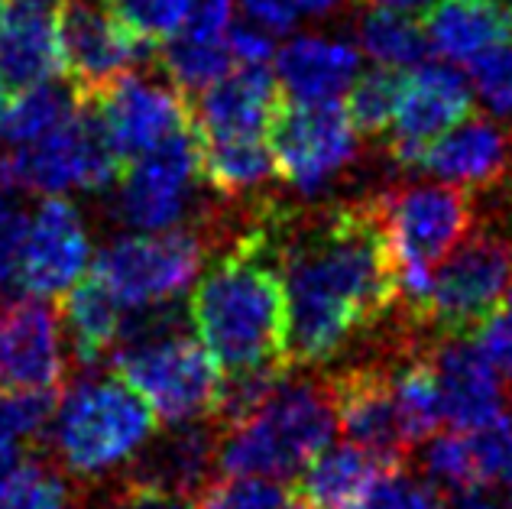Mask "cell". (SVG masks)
<instances>
[{
	"instance_id": "1",
	"label": "cell",
	"mask_w": 512,
	"mask_h": 509,
	"mask_svg": "<svg viewBox=\"0 0 512 509\" xmlns=\"http://www.w3.org/2000/svg\"><path fill=\"white\" fill-rule=\"evenodd\" d=\"M289 299V364L338 357L399 302V276L373 198L292 224L282 247Z\"/></svg>"
},
{
	"instance_id": "2",
	"label": "cell",
	"mask_w": 512,
	"mask_h": 509,
	"mask_svg": "<svg viewBox=\"0 0 512 509\" xmlns=\"http://www.w3.org/2000/svg\"><path fill=\"white\" fill-rule=\"evenodd\" d=\"M266 227L237 237L192 292L188 318L224 370L292 367L289 299Z\"/></svg>"
},
{
	"instance_id": "3",
	"label": "cell",
	"mask_w": 512,
	"mask_h": 509,
	"mask_svg": "<svg viewBox=\"0 0 512 509\" xmlns=\"http://www.w3.org/2000/svg\"><path fill=\"white\" fill-rule=\"evenodd\" d=\"M334 428L328 386L279 383L244 422L227 428L218 464L227 477L289 480L331 445Z\"/></svg>"
},
{
	"instance_id": "4",
	"label": "cell",
	"mask_w": 512,
	"mask_h": 509,
	"mask_svg": "<svg viewBox=\"0 0 512 509\" xmlns=\"http://www.w3.org/2000/svg\"><path fill=\"white\" fill-rule=\"evenodd\" d=\"M373 205L396 263L399 305L412 318L425 299L435 266L474 227V208H470L467 189L451 182L399 185L376 195Z\"/></svg>"
},
{
	"instance_id": "5",
	"label": "cell",
	"mask_w": 512,
	"mask_h": 509,
	"mask_svg": "<svg viewBox=\"0 0 512 509\" xmlns=\"http://www.w3.org/2000/svg\"><path fill=\"white\" fill-rule=\"evenodd\" d=\"M153 425V409L127 383L88 377L59 396L56 448L75 477H98L137 458Z\"/></svg>"
},
{
	"instance_id": "6",
	"label": "cell",
	"mask_w": 512,
	"mask_h": 509,
	"mask_svg": "<svg viewBox=\"0 0 512 509\" xmlns=\"http://www.w3.org/2000/svg\"><path fill=\"white\" fill-rule=\"evenodd\" d=\"M512 286V240L477 234L461 240L435 273L409 321L441 338H470L500 312Z\"/></svg>"
},
{
	"instance_id": "7",
	"label": "cell",
	"mask_w": 512,
	"mask_h": 509,
	"mask_svg": "<svg viewBox=\"0 0 512 509\" xmlns=\"http://www.w3.org/2000/svg\"><path fill=\"white\" fill-rule=\"evenodd\" d=\"M111 364L120 383H127L166 425L205 419L214 412L221 370L205 344L185 331L117 347Z\"/></svg>"
},
{
	"instance_id": "8",
	"label": "cell",
	"mask_w": 512,
	"mask_h": 509,
	"mask_svg": "<svg viewBox=\"0 0 512 509\" xmlns=\"http://www.w3.org/2000/svg\"><path fill=\"white\" fill-rule=\"evenodd\" d=\"M120 159L107 143L91 107L82 101L78 114L30 146L0 156V192L62 195L69 189L101 192L120 179Z\"/></svg>"
},
{
	"instance_id": "9",
	"label": "cell",
	"mask_w": 512,
	"mask_h": 509,
	"mask_svg": "<svg viewBox=\"0 0 512 509\" xmlns=\"http://www.w3.org/2000/svg\"><path fill=\"white\" fill-rule=\"evenodd\" d=\"M205 263V240L195 231L127 234L111 240L94 260V276L124 308L175 302Z\"/></svg>"
},
{
	"instance_id": "10",
	"label": "cell",
	"mask_w": 512,
	"mask_h": 509,
	"mask_svg": "<svg viewBox=\"0 0 512 509\" xmlns=\"http://www.w3.org/2000/svg\"><path fill=\"white\" fill-rule=\"evenodd\" d=\"M269 150L276 172L295 192L315 195L357 156V130L338 101H282L269 124Z\"/></svg>"
},
{
	"instance_id": "11",
	"label": "cell",
	"mask_w": 512,
	"mask_h": 509,
	"mask_svg": "<svg viewBox=\"0 0 512 509\" xmlns=\"http://www.w3.org/2000/svg\"><path fill=\"white\" fill-rule=\"evenodd\" d=\"M62 52V72L78 101L98 98L107 85L130 72V65L150 59L153 46L137 39L111 7L98 0H59L52 13Z\"/></svg>"
},
{
	"instance_id": "12",
	"label": "cell",
	"mask_w": 512,
	"mask_h": 509,
	"mask_svg": "<svg viewBox=\"0 0 512 509\" xmlns=\"http://www.w3.org/2000/svg\"><path fill=\"white\" fill-rule=\"evenodd\" d=\"M198 179V133L185 127L133 159L114 198L117 221L143 234L169 231L185 218Z\"/></svg>"
},
{
	"instance_id": "13",
	"label": "cell",
	"mask_w": 512,
	"mask_h": 509,
	"mask_svg": "<svg viewBox=\"0 0 512 509\" xmlns=\"http://www.w3.org/2000/svg\"><path fill=\"white\" fill-rule=\"evenodd\" d=\"M120 159H137L172 133L192 127L185 95L143 75H120L98 98L85 101Z\"/></svg>"
},
{
	"instance_id": "14",
	"label": "cell",
	"mask_w": 512,
	"mask_h": 509,
	"mask_svg": "<svg viewBox=\"0 0 512 509\" xmlns=\"http://www.w3.org/2000/svg\"><path fill=\"white\" fill-rule=\"evenodd\" d=\"M474 111V91L451 65L422 62L402 78L393 124H389V156L399 166H415L422 150L448 133Z\"/></svg>"
},
{
	"instance_id": "15",
	"label": "cell",
	"mask_w": 512,
	"mask_h": 509,
	"mask_svg": "<svg viewBox=\"0 0 512 509\" xmlns=\"http://www.w3.org/2000/svg\"><path fill=\"white\" fill-rule=\"evenodd\" d=\"M88 247L78 208L62 195H46L26 224L20 286L39 299H62L82 279Z\"/></svg>"
},
{
	"instance_id": "16",
	"label": "cell",
	"mask_w": 512,
	"mask_h": 509,
	"mask_svg": "<svg viewBox=\"0 0 512 509\" xmlns=\"http://www.w3.org/2000/svg\"><path fill=\"white\" fill-rule=\"evenodd\" d=\"M325 386L334 406V419H338V428L347 435V441L373 451L386 464L402 467L412 445L399 425L393 370L383 364L350 367L331 377Z\"/></svg>"
},
{
	"instance_id": "17",
	"label": "cell",
	"mask_w": 512,
	"mask_h": 509,
	"mask_svg": "<svg viewBox=\"0 0 512 509\" xmlns=\"http://www.w3.org/2000/svg\"><path fill=\"white\" fill-rule=\"evenodd\" d=\"M65 380L59 312L46 299L0 305V390H59Z\"/></svg>"
},
{
	"instance_id": "18",
	"label": "cell",
	"mask_w": 512,
	"mask_h": 509,
	"mask_svg": "<svg viewBox=\"0 0 512 509\" xmlns=\"http://www.w3.org/2000/svg\"><path fill=\"white\" fill-rule=\"evenodd\" d=\"M282 101L269 65H237L198 95L192 127L201 140H260Z\"/></svg>"
},
{
	"instance_id": "19",
	"label": "cell",
	"mask_w": 512,
	"mask_h": 509,
	"mask_svg": "<svg viewBox=\"0 0 512 509\" xmlns=\"http://www.w3.org/2000/svg\"><path fill=\"white\" fill-rule=\"evenodd\" d=\"M435 367L444 422H451L457 432H477L503 415V377L477 344L464 338H444L428 351Z\"/></svg>"
},
{
	"instance_id": "20",
	"label": "cell",
	"mask_w": 512,
	"mask_h": 509,
	"mask_svg": "<svg viewBox=\"0 0 512 509\" xmlns=\"http://www.w3.org/2000/svg\"><path fill=\"white\" fill-rule=\"evenodd\" d=\"M509 159L512 140L506 127L487 117H467L431 140L415 159V169L461 189H493L506 176Z\"/></svg>"
},
{
	"instance_id": "21",
	"label": "cell",
	"mask_w": 512,
	"mask_h": 509,
	"mask_svg": "<svg viewBox=\"0 0 512 509\" xmlns=\"http://www.w3.org/2000/svg\"><path fill=\"white\" fill-rule=\"evenodd\" d=\"M146 451L137 454V467L127 484L156 487L192 497L201 487L211 484V467L218 461L221 448V425L205 415V419L179 422L166 435H159L153 445L146 441Z\"/></svg>"
},
{
	"instance_id": "22",
	"label": "cell",
	"mask_w": 512,
	"mask_h": 509,
	"mask_svg": "<svg viewBox=\"0 0 512 509\" xmlns=\"http://www.w3.org/2000/svg\"><path fill=\"white\" fill-rule=\"evenodd\" d=\"M357 72L360 52L347 39L295 36L276 52V82L295 104L338 101Z\"/></svg>"
},
{
	"instance_id": "23",
	"label": "cell",
	"mask_w": 512,
	"mask_h": 509,
	"mask_svg": "<svg viewBox=\"0 0 512 509\" xmlns=\"http://www.w3.org/2000/svg\"><path fill=\"white\" fill-rule=\"evenodd\" d=\"M425 39L448 62L470 65L483 52L512 46V7L503 0H431Z\"/></svg>"
},
{
	"instance_id": "24",
	"label": "cell",
	"mask_w": 512,
	"mask_h": 509,
	"mask_svg": "<svg viewBox=\"0 0 512 509\" xmlns=\"http://www.w3.org/2000/svg\"><path fill=\"white\" fill-rule=\"evenodd\" d=\"M62 72L56 23L39 4H13L0 17V82L10 91H26L52 82Z\"/></svg>"
},
{
	"instance_id": "25",
	"label": "cell",
	"mask_w": 512,
	"mask_h": 509,
	"mask_svg": "<svg viewBox=\"0 0 512 509\" xmlns=\"http://www.w3.org/2000/svg\"><path fill=\"white\" fill-rule=\"evenodd\" d=\"M389 471H399V467L347 441L341 448H325L315 461L305 464L295 497L308 509H360L376 480Z\"/></svg>"
},
{
	"instance_id": "26",
	"label": "cell",
	"mask_w": 512,
	"mask_h": 509,
	"mask_svg": "<svg viewBox=\"0 0 512 509\" xmlns=\"http://www.w3.org/2000/svg\"><path fill=\"white\" fill-rule=\"evenodd\" d=\"M127 308L98 276H85L62 296V318L72 338V354L82 367H98L117 351Z\"/></svg>"
},
{
	"instance_id": "27",
	"label": "cell",
	"mask_w": 512,
	"mask_h": 509,
	"mask_svg": "<svg viewBox=\"0 0 512 509\" xmlns=\"http://www.w3.org/2000/svg\"><path fill=\"white\" fill-rule=\"evenodd\" d=\"M198 156H201V179L208 182L211 192H218L224 198L260 189L276 172L273 150H269V143H263V137L260 140L198 137Z\"/></svg>"
},
{
	"instance_id": "28",
	"label": "cell",
	"mask_w": 512,
	"mask_h": 509,
	"mask_svg": "<svg viewBox=\"0 0 512 509\" xmlns=\"http://www.w3.org/2000/svg\"><path fill=\"white\" fill-rule=\"evenodd\" d=\"M78 107H82V101L72 88L52 82L26 88L17 101H7V107L0 111V140L10 146H30L62 127L65 120H72Z\"/></svg>"
},
{
	"instance_id": "29",
	"label": "cell",
	"mask_w": 512,
	"mask_h": 509,
	"mask_svg": "<svg viewBox=\"0 0 512 509\" xmlns=\"http://www.w3.org/2000/svg\"><path fill=\"white\" fill-rule=\"evenodd\" d=\"M393 396H396V412L399 425L406 432L409 445L428 441L444 422L441 409V390L435 367H431L428 351L422 357H412L406 367L393 370Z\"/></svg>"
},
{
	"instance_id": "30",
	"label": "cell",
	"mask_w": 512,
	"mask_h": 509,
	"mask_svg": "<svg viewBox=\"0 0 512 509\" xmlns=\"http://www.w3.org/2000/svg\"><path fill=\"white\" fill-rule=\"evenodd\" d=\"M59 390H0V480L23 464V441H33L56 419Z\"/></svg>"
},
{
	"instance_id": "31",
	"label": "cell",
	"mask_w": 512,
	"mask_h": 509,
	"mask_svg": "<svg viewBox=\"0 0 512 509\" xmlns=\"http://www.w3.org/2000/svg\"><path fill=\"white\" fill-rule=\"evenodd\" d=\"M360 46L376 65L406 69V65L425 62L428 39H425V30L409 13L373 7L360 17Z\"/></svg>"
},
{
	"instance_id": "32",
	"label": "cell",
	"mask_w": 512,
	"mask_h": 509,
	"mask_svg": "<svg viewBox=\"0 0 512 509\" xmlns=\"http://www.w3.org/2000/svg\"><path fill=\"white\" fill-rule=\"evenodd\" d=\"M159 62H163L166 75L172 78V88L179 95H201L208 85L227 75L231 52H227V39L211 43V39H192L185 33H175L166 39Z\"/></svg>"
},
{
	"instance_id": "33",
	"label": "cell",
	"mask_w": 512,
	"mask_h": 509,
	"mask_svg": "<svg viewBox=\"0 0 512 509\" xmlns=\"http://www.w3.org/2000/svg\"><path fill=\"white\" fill-rule=\"evenodd\" d=\"M402 75L386 65H376L373 72L357 75L347 88V107L344 114L350 120V127L363 137H383L393 124L396 101H399Z\"/></svg>"
},
{
	"instance_id": "34",
	"label": "cell",
	"mask_w": 512,
	"mask_h": 509,
	"mask_svg": "<svg viewBox=\"0 0 512 509\" xmlns=\"http://www.w3.org/2000/svg\"><path fill=\"white\" fill-rule=\"evenodd\" d=\"M425 477L431 487L451 493V497H467V493L483 490L470 432H454L431 441L425 448Z\"/></svg>"
},
{
	"instance_id": "35",
	"label": "cell",
	"mask_w": 512,
	"mask_h": 509,
	"mask_svg": "<svg viewBox=\"0 0 512 509\" xmlns=\"http://www.w3.org/2000/svg\"><path fill=\"white\" fill-rule=\"evenodd\" d=\"M289 367H247V370H227L221 377L218 399H214L211 419L221 428H234L263 403V399L282 383V373Z\"/></svg>"
},
{
	"instance_id": "36",
	"label": "cell",
	"mask_w": 512,
	"mask_h": 509,
	"mask_svg": "<svg viewBox=\"0 0 512 509\" xmlns=\"http://www.w3.org/2000/svg\"><path fill=\"white\" fill-rule=\"evenodd\" d=\"M0 509H69V490L49 464L23 461L0 480Z\"/></svg>"
},
{
	"instance_id": "37",
	"label": "cell",
	"mask_w": 512,
	"mask_h": 509,
	"mask_svg": "<svg viewBox=\"0 0 512 509\" xmlns=\"http://www.w3.org/2000/svg\"><path fill=\"white\" fill-rule=\"evenodd\" d=\"M111 13L143 43L159 46L179 33L195 0H107Z\"/></svg>"
},
{
	"instance_id": "38",
	"label": "cell",
	"mask_w": 512,
	"mask_h": 509,
	"mask_svg": "<svg viewBox=\"0 0 512 509\" xmlns=\"http://www.w3.org/2000/svg\"><path fill=\"white\" fill-rule=\"evenodd\" d=\"M292 493L263 477H227L201 487L195 509H286Z\"/></svg>"
},
{
	"instance_id": "39",
	"label": "cell",
	"mask_w": 512,
	"mask_h": 509,
	"mask_svg": "<svg viewBox=\"0 0 512 509\" xmlns=\"http://www.w3.org/2000/svg\"><path fill=\"white\" fill-rule=\"evenodd\" d=\"M477 95L487 101L496 114H512V46H500L483 52L470 62Z\"/></svg>"
},
{
	"instance_id": "40",
	"label": "cell",
	"mask_w": 512,
	"mask_h": 509,
	"mask_svg": "<svg viewBox=\"0 0 512 509\" xmlns=\"http://www.w3.org/2000/svg\"><path fill=\"white\" fill-rule=\"evenodd\" d=\"M360 509H438V497L435 487L402 474L399 467V471H389L386 477L376 480V487L367 493Z\"/></svg>"
},
{
	"instance_id": "41",
	"label": "cell",
	"mask_w": 512,
	"mask_h": 509,
	"mask_svg": "<svg viewBox=\"0 0 512 509\" xmlns=\"http://www.w3.org/2000/svg\"><path fill=\"white\" fill-rule=\"evenodd\" d=\"M26 224H30V218H26L7 195H0V292L20 286V257H23Z\"/></svg>"
},
{
	"instance_id": "42",
	"label": "cell",
	"mask_w": 512,
	"mask_h": 509,
	"mask_svg": "<svg viewBox=\"0 0 512 509\" xmlns=\"http://www.w3.org/2000/svg\"><path fill=\"white\" fill-rule=\"evenodd\" d=\"M477 347L500 377L512 380V305L500 308V312L477 331Z\"/></svg>"
},
{
	"instance_id": "43",
	"label": "cell",
	"mask_w": 512,
	"mask_h": 509,
	"mask_svg": "<svg viewBox=\"0 0 512 509\" xmlns=\"http://www.w3.org/2000/svg\"><path fill=\"white\" fill-rule=\"evenodd\" d=\"M234 23V4L231 0H195L188 20L179 26V33L192 36V39H211V43H221L227 39V30Z\"/></svg>"
},
{
	"instance_id": "44",
	"label": "cell",
	"mask_w": 512,
	"mask_h": 509,
	"mask_svg": "<svg viewBox=\"0 0 512 509\" xmlns=\"http://www.w3.org/2000/svg\"><path fill=\"white\" fill-rule=\"evenodd\" d=\"M227 52L237 65H269V59L276 56V46L263 26H250V23H231L227 30Z\"/></svg>"
},
{
	"instance_id": "45",
	"label": "cell",
	"mask_w": 512,
	"mask_h": 509,
	"mask_svg": "<svg viewBox=\"0 0 512 509\" xmlns=\"http://www.w3.org/2000/svg\"><path fill=\"white\" fill-rule=\"evenodd\" d=\"M240 4L250 13V20L263 26L266 33H289L302 17L295 0H240Z\"/></svg>"
},
{
	"instance_id": "46",
	"label": "cell",
	"mask_w": 512,
	"mask_h": 509,
	"mask_svg": "<svg viewBox=\"0 0 512 509\" xmlns=\"http://www.w3.org/2000/svg\"><path fill=\"white\" fill-rule=\"evenodd\" d=\"M120 509H192V506H188V500L179 497V493L127 484L124 497H120Z\"/></svg>"
},
{
	"instance_id": "47",
	"label": "cell",
	"mask_w": 512,
	"mask_h": 509,
	"mask_svg": "<svg viewBox=\"0 0 512 509\" xmlns=\"http://www.w3.org/2000/svg\"><path fill=\"white\" fill-rule=\"evenodd\" d=\"M338 4H341V0H295L299 13H308V17H328V13Z\"/></svg>"
},
{
	"instance_id": "48",
	"label": "cell",
	"mask_w": 512,
	"mask_h": 509,
	"mask_svg": "<svg viewBox=\"0 0 512 509\" xmlns=\"http://www.w3.org/2000/svg\"><path fill=\"white\" fill-rule=\"evenodd\" d=\"M380 7H389V10H399V13H425L431 7V0H376Z\"/></svg>"
},
{
	"instance_id": "49",
	"label": "cell",
	"mask_w": 512,
	"mask_h": 509,
	"mask_svg": "<svg viewBox=\"0 0 512 509\" xmlns=\"http://www.w3.org/2000/svg\"><path fill=\"white\" fill-rule=\"evenodd\" d=\"M451 509H496V506H493V503H487L483 497H477V493H467V497H461V500H457Z\"/></svg>"
},
{
	"instance_id": "50",
	"label": "cell",
	"mask_w": 512,
	"mask_h": 509,
	"mask_svg": "<svg viewBox=\"0 0 512 509\" xmlns=\"http://www.w3.org/2000/svg\"><path fill=\"white\" fill-rule=\"evenodd\" d=\"M26 4H39V7H46V4H52V0H26Z\"/></svg>"
},
{
	"instance_id": "51",
	"label": "cell",
	"mask_w": 512,
	"mask_h": 509,
	"mask_svg": "<svg viewBox=\"0 0 512 509\" xmlns=\"http://www.w3.org/2000/svg\"><path fill=\"white\" fill-rule=\"evenodd\" d=\"M10 7V0H0V17H4V10Z\"/></svg>"
},
{
	"instance_id": "52",
	"label": "cell",
	"mask_w": 512,
	"mask_h": 509,
	"mask_svg": "<svg viewBox=\"0 0 512 509\" xmlns=\"http://www.w3.org/2000/svg\"><path fill=\"white\" fill-rule=\"evenodd\" d=\"M503 305H512V286H509V296H506V302Z\"/></svg>"
},
{
	"instance_id": "53",
	"label": "cell",
	"mask_w": 512,
	"mask_h": 509,
	"mask_svg": "<svg viewBox=\"0 0 512 509\" xmlns=\"http://www.w3.org/2000/svg\"><path fill=\"white\" fill-rule=\"evenodd\" d=\"M503 4H509V7H512V0H503Z\"/></svg>"
},
{
	"instance_id": "54",
	"label": "cell",
	"mask_w": 512,
	"mask_h": 509,
	"mask_svg": "<svg viewBox=\"0 0 512 509\" xmlns=\"http://www.w3.org/2000/svg\"><path fill=\"white\" fill-rule=\"evenodd\" d=\"M509 166H512V159H509Z\"/></svg>"
}]
</instances>
